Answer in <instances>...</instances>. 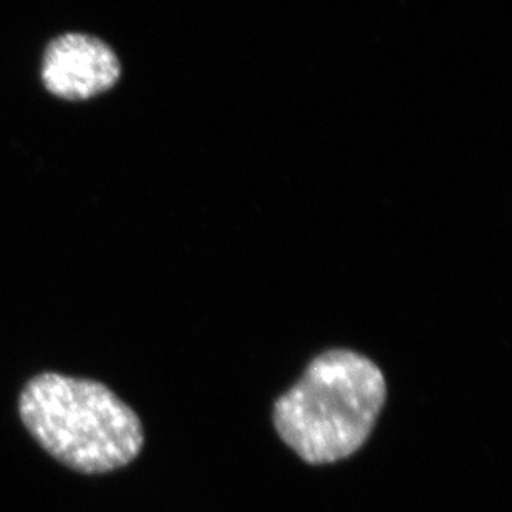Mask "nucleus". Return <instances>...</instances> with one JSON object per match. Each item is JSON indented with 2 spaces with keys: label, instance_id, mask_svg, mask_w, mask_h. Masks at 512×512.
I'll list each match as a JSON object with an SVG mask.
<instances>
[{
  "label": "nucleus",
  "instance_id": "obj_1",
  "mask_svg": "<svg viewBox=\"0 0 512 512\" xmlns=\"http://www.w3.org/2000/svg\"><path fill=\"white\" fill-rule=\"evenodd\" d=\"M385 398L387 382L372 360L330 350L277 400L274 423L285 445L305 463H335L365 445Z\"/></svg>",
  "mask_w": 512,
  "mask_h": 512
},
{
  "label": "nucleus",
  "instance_id": "obj_2",
  "mask_svg": "<svg viewBox=\"0 0 512 512\" xmlns=\"http://www.w3.org/2000/svg\"><path fill=\"white\" fill-rule=\"evenodd\" d=\"M19 410L35 441L78 473L123 468L145 443L135 411L93 380L42 373L25 385Z\"/></svg>",
  "mask_w": 512,
  "mask_h": 512
},
{
  "label": "nucleus",
  "instance_id": "obj_3",
  "mask_svg": "<svg viewBox=\"0 0 512 512\" xmlns=\"http://www.w3.org/2000/svg\"><path fill=\"white\" fill-rule=\"evenodd\" d=\"M120 75L115 50L102 39L78 32L52 40L40 68L47 92L67 102H87L108 92Z\"/></svg>",
  "mask_w": 512,
  "mask_h": 512
}]
</instances>
